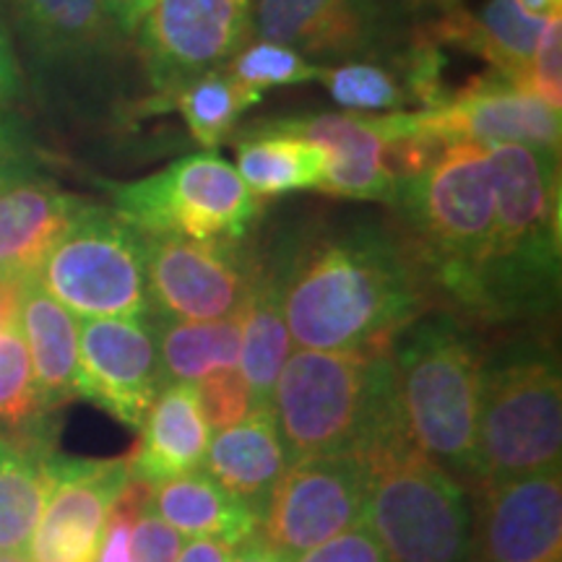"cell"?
Masks as SVG:
<instances>
[{"instance_id":"6da1fadb","label":"cell","mask_w":562,"mask_h":562,"mask_svg":"<svg viewBox=\"0 0 562 562\" xmlns=\"http://www.w3.org/2000/svg\"><path fill=\"white\" fill-rule=\"evenodd\" d=\"M430 297L406 243L375 224L290 250L284 318L294 349L389 351Z\"/></svg>"},{"instance_id":"7a4b0ae2","label":"cell","mask_w":562,"mask_h":562,"mask_svg":"<svg viewBox=\"0 0 562 562\" xmlns=\"http://www.w3.org/2000/svg\"><path fill=\"white\" fill-rule=\"evenodd\" d=\"M286 459L355 453L370 463L409 451L389 351L294 349L271 393Z\"/></svg>"},{"instance_id":"3957f363","label":"cell","mask_w":562,"mask_h":562,"mask_svg":"<svg viewBox=\"0 0 562 562\" xmlns=\"http://www.w3.org/2000/svg\"><path fill=\"white\" fill-rule=\"evenodd\" d=\"M391 206L402 216L404 243L430 294L476 318L495 232L487 151L474 144L440 146L398 178Z\"/></svg>"},{"instance_id":"277c9868","label":"cell","mask_w":562,"mask_h":562,"mask_svg":"<svg viewBox=\"0 0 562 562\" xmlns=\"http://www.w3.org/2000/svg\"><path fill=\"white\" fill-rule=\"evenodd\" d=\"M495 232L482 271L476 321L550 313L560 294V154L521 144L487 146Z\"/></svg>"},{"instance_id":"5b68a950","label":"cell","mask_w":562,"mask_h":562,"mask_svg":"<svg viewBox=\"0 0 562 562\" xmlns=\"http://www.w3.org/2000/svg\"><path fill=\"white\" fill-rule=\"evenodd\" d=\"M389 357L414 448L472 484L484 362L480 341L453 311H425L393 336Z\"/></svg>"},{"instance_id":"8992f818","label":"cell","mask_w":562,"mask_h":562,"mask_svg":"<svg viewBox=\"0 0 562 562\" xmlns=\"http://www.w3.org/2000/svg\"><path fill=\"white\" fill-rule=\"evenodd\" d=\"M562 381L558 360L531 341L484 355L474 480L484 484L560 469Z\"/></svg>"},{"instance_id":"52a82bcc","label":"cell","mask_w":562,"mask_h":562,"mask_svg":"<svg viewBox=\"0 0 562 562\" xmlns=\"http://www.w3.org/2000/svg\"><path fill=\"white\" fill-rule=\"evenodd\" d=\"M364 524L389 562H474L476 518L467 484L419 453L370 467Z\"/></svg>"},{"instance_id":"ba28073f","label":"cell","mask_w":562,"mask_h":562,"mask_svg":"<svg viewBox=\"0 0 562 562\" xmlns=\"http://www.w3.org/2000/svg\"><path fill=\"white\" fill-rule=\"evenodd\" d=\"M108 193L110 209L140 235L243 240L261 214L235 165L214 151L188 154L149 178L110 182Z\"/></svg>"},{"instance_id":"9c48e42d","label":"cell","mask_w":562,"mask_h":562,"mask_svg":"<svg viewBox=\"0 0 562 562\" xmlns=\"http://www.w3.org/2000/svg\"><path fill=\"white\" fill-rule=\"evenodd\" d=\"M42 290L76 318H146V237L87 201L37 271Z\"/></svg>"},{"instance_id":"30bf717a","label":"cell","mask_w":562,"mask_h":562,"mask_svg":"<svg viewBox=\"0 0 562 562\" xmlns=\"http://www.w3.org/2000/svg\"><path fill=\"white\" fill-rule=\"evenodd\" d=\"M252 40V0H154L133 32L154 115L167 97L209 70L224 68Z\"/></svg>"},{"instance_id":"8fae6325","label":"cell","mask_w":562,"mask_h":562,"mask_svg":"<svg viewBox=\"0 0 562 562\" xmlns=\"http://www.w3.org/2000/svg\"><path fill=\"white\" fill-rule=\"evenodd\" d=\"M146 237L149 313L159 321L237 318L250 297L258 258L240 240Z\"/></svg>"},{"instance_id":"7c38bea8","label":"cell","mask_w":562,"mask_h":562,"mask_svg":"<svg viewBox=\"0 0 562 562\" xmlns=\"http://www.w3.org/2000/svg\"><path fill=\"white\" fill-rule=\"evenodd\" d=\"M406 144L440 149L448 144H521L558 151L562 140V110L533 97L521 83L492 70L451 91L430 110L404 112Z\"/></svg>"},{"instance_id":"4fadbf2b","label":"cell","mask_w":562,"mask_h":562,"mask_svg":"<svg viewBox=\"0 0 562 562\" xmlns=\"http://www.w3.org/2000/svg\"><path fill=\"white\" fill-rule=\"evenodd\" d=\"M370 463L355 453L292 461L266 503L263 539L286 558L313 550L364 518Z\"/></svg>"},{"instance_id":"5bb4252c","label":"cell","mask_w":562,"mask_h":562,"mask_svg":"<svg viewBox=\"0 0 562 562\" xmlns=\"http://www.w3.org/2000/svg\"><path fill=\"white\" fill-rule=\"evenodd\" d=\"M266 123L326 151L318 193L351 201H396L398 170L393 149L404 140L402 112H313Z\"/></svg>"},{"instance_id":"9a60e30c","label":"cell","mask_w":562,"mask_h":562,"mask_svg":"<svg viewBox=\"0 0 562 562\" xmlns=\"http://www.w3.org/2000/svg\"><path fill=\"white\" fill-rule=\"evenodd\" d=\"M167 385L154 323L146 318H81L76 393L140 430Z\"/></svg>"},{"instance_id":"2e32d148","label":"cell","mask_w":562,"mask_h":562,"mask_svg":"<svg viewBox=\"0 0 562 562\" xmlns=\"http://www.w3.org/2000/svg\"><path fill=\"white\" fill-rule=\"evenodd\" d=\"M128 459L50 453V492L24 562H94L112 505L128 487Z\"/></svg>"},{"instance_id":"e0dca14e","label":"cell","mask_w":562,"mask_h":562,"mask_svg":"<svg viewBox=\"0 0 562 562\" xmlns=\"http://www.w3.org/2000/svg\"><path fill=\"white\" fill-rule=\"evenodd\" d=\"M252 34L331 66L389 50L396 19L383 0H252Z\"/></svg>"},{"instance_id":"ac0fdd59","label":"cell","mask_w":562,"mask_h":562,"mask_svg":"<svg viewBox=\"0 0 562 562\" xmlns=\"http://www.w3.org/2000/svg\"><path fill=\"white\" fill-rule=\"evenodd\" d=\"M474 554L480 562H560V469L480 487Z\"/></svg>"},{"instance_id":"d6986e66","label":"cell","mask_w":562,"mask_h":562,"mask_svg":"<svg viewBox=\"0 0 562 562\" xmlns=\"http://www.w3.org/2000/svg\"><path fill=\"white\" fill-rule=\"evenodd\" d=\"M3 5L45 74H100L115 68L128 47L100 0H3Z\"/></svg>"},{"instance_id":"ffe728a7","label":"cell","mask_w":562,"mask_h":562,"mask_svg":"<svg viewBox=\"0 0 562 562\" xmlns=\"http://www.w3.org/2000/svg\"><path fill=\"white\" fill-rule=\"evenodd\" d=\"M83 206L87 199L60 191L37 172L0 186V277H37L45 256Z\"/></svg>"},{"instance_id":"44dd1931","label":"cell","mask_w":562,"mask_h":562,"mask_svg":"<svg viewBox=\"0 0 562 562\" xmlns=\"http://www.w3.org/2000/svg\"><path fill=\"white\" fill-rule=\"evenodd\" d=\"M211 427L193 383H167L140 425V442L128 459L131 480L170 482L203 467Z\"/></svg>"},{"instance_id":"7402d4cb","label":"cell","mask_w":562,"mask_h":562,"mask_svg":"<svg viewBox=\"0 0 562 562\" xmlns=\"http://www.w3.org/2000/svg\"><path fill=\"white\" fill-rule=\"evenodd\" d=\"M290 250L281 245L271 256L258 258L250 297L240 313V368L256 406H271L277 378L294 351L284 318V284Z\"/></svg>"},{"instance_id":"603a6c76","label":"cell","mask_w":562,"mask_h":562,"mask_svg":"<svg viewBox=\"0 0 562 562\" xmlns=\"http://www.w3.org/2000/svg\"><path fill=\"white\" fill-rule=\"evenodd\" d=\"M16 323L30 351L42 412H58L79 396V318L42 290L37 277H30L19 284Z\"/></svg>"},{"instance_id":"cb8c5ba5","label":"cell","mask_w":562,"mask_h":562,"mask_svg":"<svg viewBox=\"0 0 562 562\" xmlns=\"http://www.w3.org/2000/svg\"><path fill=\"white\" fill-rule=\"evenodd\" d=\"M290 467L271 406H258L237 425L211 435L203 472L263 518L273 487Z\"/></svg>"},{"instance_id":"d4e9b609","label":"cell","mask_w":562,"mask_h":562,"mask_svg":"<svg viewBox=\"0 0 562 562\" xmlns=\"http://www.w3.org/2000/svg\"><path fill=\"white\" fill-rule=\"evenodd\" d=\"M151 510L182 537H214L240 547L261 531V516L203 469L151 487Z\"/></svg>"},{"instance_id":"484cf974","label":"cell","mask_w":562,"mask_h":562,"mask_svg":"<svg viewBox=\"0 0 562 562\" xmlns=\"http://www.w3.org/2000/svg\"><path fill=\"white\" fill-rule=\"evenodd\" d=\"M50 438L0 435V558L24 560L50 492Z\"/></svg>"},{"instance_id":"4316f807","label":"cell","mask_w":562,"mask_h":562,"mask_svg":"<svg viewBox=\"0 0 562 562\" xmlns=\"http://www.w3.org/2000/svg\"><path fill=\"white\" fill-rule=\"evenodd\" d=\"M235 170L258 199L318 191L328 161L321 146L266 121L235 136Z\"/></svg>"},{"instance_id":"83f0119b","label":"cell","mask_w":562,"mask_h":562,"mask_svg":"<svg viewBox=\"0 0 562 562\" xmlns=\"http://www.w3.org/2000/svg\"><path fill=\"white\" fill-rule=\"evenodd\" d=\"M544 24L547 21L526 13L518 0H490L474 16L456 13L446 19L440 40L463 47L490 63L495 74L521 83Z\"/></svg>"},{"instance_id":"f1b7e54d","label":"cell","mask_w":562,"mask_h":562,"mask_svg":"<svg viewBox=\"0 0 562 562\" xmlns=\"http://www.w3.org/2000/svg\"><path fill=\"white\" fill-rule=\"evenodd\" d=\"M151 323L167 383H199L211 372L240 364V315L224 321L154 318Z\"/></svg>"},{"instance_id":"f546056e","label":"cell","mask_w":562,"mask_h":562,"mask_svg":"<svg viewBox=\"0 0 562 562\" xmlns=\"http://www.w3.org/2000/svg\"><path fill=\"white\" fill-rule=\"evenodd\" d=\"M261 100V91L245 87L227 68H216L167 97L157 112H180L195 144L211 151L235 133L245 112L256 108Z\"/></svg>"},{"instance_id":"4dcf8cb0","label":"cell","mask_w":562,"mask_h":562,"mask_svg":"<svg viewBox=\"0 0 562 562\" xmlns=\"http://www.w3.org/2000/svg\"><path fill=\"white\" fill-rule=\"evenodd\" d=\"M47 414L42 412L34 385L30 351L19 323L0 331V435L34 438L47 435Z\"/></svg>"},{"instance_id":"1f68e13d","label":"cell","mask_w":562,"mask_h":562,"mask_svg":"<svg viewBox=\"0 0 562 562\" xmlns=\"http://www.w3.org/2000/svg\"><path fill=\"white\" fill-rule=\"evenodd\" d=\"M232 76L245 87L266 94L269 89L279 87H305V83H321L326 66L315 63L305 55L292 50V47L279 45L258 37L248 42L240 53L232 58L227 66Z\"/></svg>"},{"instance_id":"d6a6232c","label":"cell","mask_w":562,"mask_h":562,"mask_svg":"<svg viewBox=\"0 0 562 562\" xmlns=\"http://www.w3.org/2000/svg\"><path fill=\"white\" fill-rule=\"evenodd\" d=\"M193 385L195 393H199L201 412L211 430H224V427L237 425L252 409H258L240 368L216 370Z\"/></svg>"},{"instance_id":"836d02e7","label":"cell","mask_w":562,"mask_h":562,"mask_svg":"<svg viewBox=\"0 0 562 562\" xmlns=\"http://www.w3.org/2000/svg\"><path fill=\"white\" fill-rule=\"evenodd\" d=\"M521 87L542 102L562 110V13L547 21L539 34Z\"/></svg>"},{"instance_id":"e575fe53","label":"cell","mask_w":562,"mask_h":562,"mask_svg":"<svg viewBox=\"0 0 562 562\" xmlns=\"http://www.w3.org/2000/svg\"><path fill=\"white\" fill-rule=\"evenodd\" d=\"M186 537L151 510V501L140 510L131 531V562H178Z\"/></svg>"},{"instance_id":"d590c367","label":"cell","mask_w":562,"mask_h":562,"mask_svg":"<svg viewBox=\"0 0 562 562\" xmlns=\"http://www.w3.org/2000/svg\"><path fill=\"white\" fill-rule=\"evenodd\" d=\"M292 562H389V558L370 526L360 521L351 529L336 533L328 542L300 552Z\"/></svg>"},{"instance_id":"8d00e7d4","label":"cell","mask_w":562,"mask_h":562,"mask_svg":"<svg viewBox=\"0 0 562 562\" xmlns=\"http://www.w3.org/2000/svg\"><path fill=\"white\" fill-rule=\"evenodd\" d=\"M37 172L34 144L11 108H0V186Z\"/></svg>"},{"instance_id":"74e56055","label":"cell","mask_w":562,"mask_h":562,"mask_svg":"<svg viewBox=\"0 0 562 562\" xmlns=\"http://www.w3.org/2000/svg\"><path fill=\"white\" fill-rule=\"evenodd\" d=\"M24 94V74H21L16 47L9 24H5L3 9H0V108H11Z\"/></svg>"},{"instance_id":"f35d334b","label":"cell","mask_w":562,"mask_h":562,"mask_svg":"<svg viewBox=\"0 0 562 562\" xmlns=\"http://www.w3.org/2000/svg\"><path fill=\"white\" fill-rule=\"evenodd\" d=\"M237 547L214 537H191L182 544L178 562H229Z\"/></svg>"},{"instance_id":"ab89813d","label":"cell","mask_w":562,"mask_h":562,"mask_svg":"<svg viewBox=\"0 0 562 562\" xmlns=\"http://www.w3.org/2000/svg\"><path fill=\"white\" fill-rule=\"evenodd\" d=\"M100 3L112 24L121 30L123 37L133 40V32H136V26L140 24V19L149 11L154 0H100Z\"/></svg>"},{"instance_id":"60d3db41","label":"cell","mask_w":562,"mask_h":562,"mask_svg":"<svg viewBox=\"0 0 562 562\" xmlns=\"http://www.w3.org/2000/svg\"><path fill=\"white\" fill-rule=\"evenodd\" d=\"M229 562H292V558H286V554H281L279 550H273L261 533H256V537L248 539V542L237 547Z\"/></svg>"},{"instance_id":"b9f144b4","label":"cell","mask_w":562,"mask_h":562,"mask_svg":"<svg viewBox=\"0 0 562 562\" xmlns=\"http://www.w3.org/2000/svg\"><path fill=\"white\" fill-rule=\"evenodd\" d=\"M19 284L21 281H11V279L0 277V331L16 323Z\"/></svg>"},{"instance_id":"7bdbcfd3","label":"cell","mask_w":562,"mask_h":562,"mask_svg":"<svg viewBox=\"0 0 562 562\" xmlns=\"http://www.w3.org/2000/svg\"><path fill=\"white\" fill-rule=\"evenodd\" d=\"M518 5L533 19L550 21L562 13V0H518Z\"/></svg>"},{"instance_id":"ee69618b","label":"cell","mask_w":562,"mask_h":562,"mask_svg":"<svg viewBox=\"0 0 562 562\" xmlns=\"http://www.w3.org/2000/svg\"><path fill=\"white\" fill-rule=\"evenodd\" d=\"M0 562H24L21 558H0Z\"/></svg>"},{"instance_id":"f6af8a7d","label":"cell","mask_w":562,"mask_h":562,"mask_svg":"<svg viewBox=\"0 0 562 562\" xmlns=\"http://www.w3.org/2000/svg\"><path fill=\"white\" fill-rule=\"evenodd\" d=\"M440 3H442V5H453L456 0H440Z\"/></svg>"}]
</instances>
